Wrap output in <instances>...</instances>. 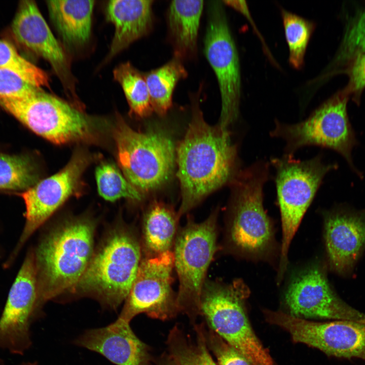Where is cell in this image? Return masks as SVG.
Masks as SVG:
<instances>
[{"label":"cell","instance_id":"cell-1","mask_svg":"<svg viewBox=\"0 0 365 365\" xmlns=\"http://www.w3.org/2000/svg\"><path fill=\"white\" fill-rule=\"evenodd\" d=\"M176 154L181 195L179 217L232 181L239 172L237 146L228 129L208 125L195 102L191 122Z\"/></svg>","mask_w":365,"mask_h":365},{"label":"cell","instance_id":"cell-2","mask_svg":"<svg viewBox=\"0 0 365 365\" xmlns=\"http://www.w3.org/2000/svg\"><path fill=\"white\" fill-rule=\"evenodd\" d=\"M269 165L259 161L239 171L232 182L225 246L231 253L251 260H268L275 253L274 227L263 205Z\"/></svg>","mask_w":365,"mask_h":365},{"label":"cell","instance_id":"cell-3","mask_svg":"<svg viewBox=\"0 0 365 365\" xmlns=\"http://www.w3.org/2000/svg\"><path fill=\"white\" fill-rule=\"evenodd\" d=\"M94 228L85 220L69 221L41 240L34 252L37 313L46 301L75 288L93 255Z\"/></svg>","mask_w":365,"mask_h":365},{"label":"cell","instance_id":"cell-4","mask_svg":"<svg viewBox=\"0 0 365 365\" xmlns=\"http://www.w3.org/2000/svg\"><path fill=\"white\" fill-rule=\"evenodd\" d=\"M250 291L242 280L231 283L206 280L201 293L200 315L209 328L251 365H276L253 332L245 304Z\"/></svg>","mask_w":365,"mask_h":365},{"label":"cell","instance_id":"cell-5","mask_svg":"<svg viewBox=\"0 0 365 365\" xmlns=\"http://www.w3.org/2000/svg\"><path fill=\"white\" fill-rule=\"evenodd\" d=\"M282 238L277 280L281 282L288 264L290 244L325 175L336 164H325L320 155L302 161L284 155L272 158Z\"/></svg>","mask_w":365,"mask_h":365},{"label":"cell","instance_id":"cell-6","mask_svg":"<svg viewBox=\"0 0 365 365\" xmlns=\"http://www.w3.org/2000/svg\"><path fill=\"white\" fill-rule=\"evenodd\" d=\"M141 248L130 231L114 232L94 255L75 287L116 309L125 301L140 265Z\"/></svg>","mask_w":365,"mask_h":365},{"label":"cell","instance_id":"cell-7","mask_svg":"<svg viewBox=\"0 0 365 365\" xmlns=\"http://www.w3.org/2000/svg\"><path fill=\"white\" fill-rule=\"evenodd\" d=\"M349 95L339 91L314 110L305 120L293 124L276 121L272 137L285 142V155L293 156L304 147L318 146L341 155L357 175L361 173L354 165L352 152L358 144L347 111Z\"/></svg>","mask_w":365,"mask_h":365},{"label":"cell","instance_id":"cell-8","mask_svg":"<svg viewBox=\"0 0 365 365\" xmlns=\"http://www.w3.org/2000/svg\"><path fill=\"white\" fill-rule=\"evenodd\" d=\"M216 220V211L199 223L189 217L173 245L174 267L179 280L177 307L192 322L200 315L202 288L217 248Z\"/></svg>","mask_w":365,"mask_h":365},{"label":"cell","instance_id":"cell-9","mask_svg":"<svg viewBox=\"0 0 365 365\" xmlns=\"http://www.w3.org/2000/svg\"><path fill=\"white\" fill-rule=\"evenodd\" d=\"M115 139L124 176L139 192L153 191L169 179L176 153L172 139L165 133L158 130L137 132L121 121Z\"/></svg>","mask_w":365,"mask_h":365},{"label":"cell","instance_id":"cell-10","mask_svg":"<svg viewBox=\"0 0 365 365\" xmlns=\"http://www.w3.org/2000/svg\"><path fill=\"white\" fill-rule=\"evenodd\" d=\"M0 106L36 134L56 144L90 138L94 126L75 107L38 88L22 98L0 97Z\"/></svg>","mask_w":365,"mask_h":365},{"label":"cell","instance_id":"cell-11","mask_svg":"<svg viewBox=\"0 0 365 365\" xmlns=\"http://www.w3.org/2000/svg\"><path fill=\"white\" fill-rule=\"evenodd\" d=\"M222 2L209 6L204 38V54L216 76L222 108L218 125L223 129L238 118L241 95V76L237 50Z\"/></svg>","mask_w":365,"mask_h":365},{"label":"cell","instance_id":"cell-12","mask_svg":"<svg viewBox=\"0 0 365 365\" xmlns=\"http://www.w3.org/2000/svg\"><path fill=\"white\" fill-rule=\"evenodd\" d=\"M266 320L287 332L293 341L322 351L327 355L365 360V323L335 320H307L281 311L264 310Z\"/></svg>","mask_w":365,"mask_h":365},{"label":"cell","instance_id":"cell-13","mask_svg":"<svg viewBox=\"0 0 365 365\" xmlns=\"http://www.w3.org/2000/svg\"><path fill=\"white\" fill-rule=\"evenodd\" d=\"M173 268L172 250L141 259L119 318L130 322L140 313L161 320L174 317L179 312L172 287Z\"/></svg>","mask_w":365,"mask_h":365},{"label":"cell","instance_id":"cell-14","mask_svg":"<svg viewBox=\"0 0 365 365\" xmlns=\"http://www.w3.org/2000/svg\"><path fill=\"white\" fill-rule=\"evenodd\" d=\"M284 301L288 313L297 317L365 323V314L337 296L324 269L318 265L305 268L293 278L285 291Z\"/></svg>","mask_w":365,"mask_h":365},{"label":"cell","instance_id":"cell-15","mask_svg":"<svg viewBox=\"0 0 365 365\" xmlns=\"http://www.w3.org/2000/svg\"><path fill=\"white\" fill-rule=\"evenodd\" d=\"M89 162L82 152L75 154L59 172L38 181L21 194L25 203V222L16 246L6 264H11L27 240L78 189Z\"/></svg>","mask_w":365,"mask_h":365},{"label":"cell","instance_id":"cell-16","mask_svg":"<svg viewBox=\"0 0 365 365\" xmlns=\"http://www.w3.org/2000/svg\"><path fill=\"white\" fill-rule=\"evenodd\" d=\"M34 251H29L10 289L0 317V349L22 355L31 345L30 325L36 317Z\"/></svg>","mask_w":365,"mask_h":365},{"label":"cell","instance_id":"cell-17","mask_svg":"<svg viewBox=\"0 0 365 365\" xmlns=\"http://www.w3.org/2000/svg\"><path fill=\"white\" fill-rule=\"evenodd\" d=\"M11 29L20 45L49 62L65 93L71 99H77L69 61L33 1L21 2Z\"/></svg>","mask_w":365,"mask_h":365},{"label":"cell","instance_id":"cell-18","mask_svg":"<svg viewBox=\"0 0 365 365\" xmlns=\"http://www.w3.org/2000/svg\"><path fill=\"white\" fill-rule=\"evenodd\" d=\"M324 240L331 268L350 272L365 247V213L335 210L324 214Z\"/></svg>","mask_w":365,"mask_h":365},{"label":"cell","instance_id":"cell-19","mask_svg":"<svg viewBox=\"0 0 365 365\" xmlns=\"http://www.w3.org/2000/svg\"><path fill=\"white\" fill-rule=\"evenodd\" d=\"M129 323L118 317L106 326L86 331L74 343L100 353L116 365H151L148 346Z\"/></svg>","mask_w":365,"mask_h":365},{"label":"cell","instance_id":"cell-20","mask_svg":"<svg viewBox=\"0 0 365 365\" xmlns=\"http://www.w3.org/2000/svg\"><path fill=\"white\" fill-rule=\"evenodd\" d=\"M153 2L152 0H113L108 2L107 18L114 24L115 31L105 61L150 32L153 22Z\"/></svg>","mask_w":365,"mask_h":365},{"label":"cell","instance_id":"cell-21","mask_svg":"<svg viewBox=\"0 0 365 365\" xmlns=\"http://www.w3.org/2000/svg\"><path fill=\"white\" fill-rule=\"evenodd\" d=\"M203 1H173L167 13L169 38L174 57L181 61L191 59L197 53L200 22Z\"/></svg>","mask_w":365,"mask_h":365},{"label":"cell","instance_id":"cell-22","mask_svg":"<svg viewBox=\"0 0 365 365\" xmlns=\"http://www.w3.org/2000/svg\"><path fill=\"white\" fill-rule=\"evenodd\" d=\"M50 18L63 41L80 46L89 39L94 1H48Z\"/></svg>","mask_w":365,"mask_h":365},{"label":"cell","instance_id":"cell-23","mask_svg":"<svg viewBox=\"0 0 365 365\" xmlns=\"http://www.w3.org/2000/svg\"><path fill=\"white\" fill-rule=\"evenodd\" d=\"M179 216L172 208L154 201L143 217L141 251L144 258L158 256L171 250L177 235Z\"/></svg>","mask_w":365,"mask_h":365},{"label":"cell","instance_id":"cell-24","mask_svg":"<svg viewBox=\"0 0 365 365\" xmlns=\"http://www.w3.org/2000/svg\"><path fill=\"white\" fill-rule=\"evenodd\" d=\"M187 75L182 61L174 57L161 67L144 74L153 111L160 116L167 113L177 83Z\"/></svg>","mask_w":365,"mask_h":365},{"label":"cell","instance_id":"cell-25","mask_svg":"<svg viewBox=\"0 0 365 365\" xmlns=\"http://www.w3.org/2000/svg\"><path fill=\"white\" fill-rule=\"evenodd\" d=\"M203 324H195V340L187 335L178 325L170 331L167 340L169 354L179 365H218L209 351Z\"/></svg>","mask_w":365,"mask_h":365},{"label":"cell","instance_id":"cell-26","mask_svg":"<svg viewBox=\"0 0 365 365\" xmlns=\"http://www.w3.org/2000/svg\"><path fill=\"white\" fill-rule=\"evenodd\" d=\"M114 77L121 85L131 113L140 118L151 115L153 109L144 74L127 62L114 69Z\"/></svg>","mask_w":365,"mask_h":365},{"label":"cell","instance_id":"cell-27","mask_svg":"<svg viewBox=\"0 0 365 365\" xmlns=\"http://www.w3.org/2000/svg\"><path fill=\"white\" fill-rule=\"evenodd\" d=\"M38 178L28 156L0 153V190L24 191L35 185Z\"/></svg>","mask_w":365,"mask_h":365},{"label":"cell","instance_id":"cell-28","mask_svg":"<svg viewBox=\"0 0 365 365\" xmlns=\"http://www.w3.org/2000/svg\"><path fill=\"white\" fill-rule=\"evenodd\" d=\"M281 16L289 49V62L295 68L300 69L304 64L306 49L315 24L284 9L281 10Z\"/></svg>","mask_w":365,"mask_h":365},{"label":"cell","instance_id":"cell-29","mask_svg":"<svg viewBox=\"0 0 365 365\" xmlns=\"http://www.w3.org/2000/svg\"><path fill=\"white\" fill-rule=\"evenodd\" d=\"M98 191L104 199L115 201L121 198L140 201L141 194L123 175L118 168L111 163H103L95 171Z\"/></svg>","mask_w":365,"mask_h":365},{"label":"cell","instance_id":"cell-30","mask_svg":"<svg viewBox=\"0 0 365 365\" xmlns=\"http://www.w3.org/2000/svg\"><path fill=\"white\" fill-rule=\"evenodd\" d=\"M365 53V10L349 22L333 60V69L346 67L354 58Z\"/></svg>","mask_w":365,"mask_h":365},{"label":"cell","instance_id":"cell-31","mask_svg":"<svg viewBox=\"0 0 365 365\" xmlns=\"http://www.w3.org/2000/svg\"><path fill=\"white\" fill-rule=\"evenodd\" d=\"M0 68L12 71L31 85L50 87L47 74L17 52L9 42L0 40Z\"/></svg>","mask_w":365,"mask_h":365},{"label":"cell","instance_id":"cell-32","mask_svg":"<svg viewBox=\"0 0 365 365\" xmlns=\"http://www.w3.org/2000/svg\"><path fill=\"white\" fill-rule=\"evenodd\" d=\"M208 349L215 356L218 365H251L247 358L226 342L209 328L204 327Z\"/></svg>","mask_w":365,"mask_h":365},{"label":"cell","instance_id":"cell-33","mask_svg":"<svg viewBox=\"0 0 365 365\" xmlns=\"http://www.w3.org/2000/svg\"><path fill=\"white\" fill-rule=\"evenodd\" d=\"M38 88L39 87L29 83L16 73L0 68V97H24Z\"/></svg>","mask_w":365,"mask_h":365},{"label":"cell","instance_id":"cell-34","mask_svg":"<svg viewBox=\"0 0 365 365\" xmlns=\"http://www.w3.org/2000/svg\"><path fill=\"white\" fill-rule=\"evenodd\" d=\"M344 71L349 78L344 90L358 104L361 92L365 88V53L354 58Z\"/></svg>","mask_w":365,"mask_h":365},{"label":"cell","instance_id":"cell-35","mask_svg":"<svg viewBox=\"0 0 365 365\" xmlns=\"http://www.w3.org/2000/svg\"><path fill=\"white\" fill-rule=\"evenodd\" d=\"M154 365H179L169 354L163 355Z\"/></svg>","mask_w":365,"mask_h":365},{"label":"cell","instance_id":"cell-36","mask_svg":"<svg viewBox=\"0 0 365 365\" xmlns=\"http://www.w3.org/2000/svg\"><path fill=\"white\" fill-rule=\"evenodd\" d=\"M18 365H37L36 362H23Z\"/></svg>","mask_w":365,"mask_h":365},{"label":"cell","instance_id":"cell-37","mask_svg":"<svg viewBox=\"0 0 365 365\" xmlns=\"http://www.w3.org/2000/svg\"><path fill=\"white\" fill-rule=\"evenodd\" d=\"M0 365H6L5 361L0 358Z\"/></svg>","mask_w":365,"mask_h":365}]
</instances>
